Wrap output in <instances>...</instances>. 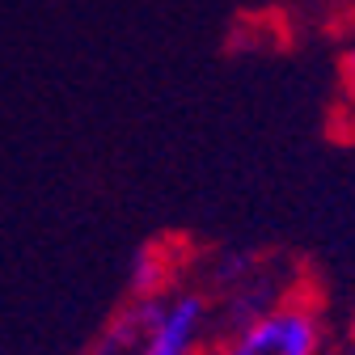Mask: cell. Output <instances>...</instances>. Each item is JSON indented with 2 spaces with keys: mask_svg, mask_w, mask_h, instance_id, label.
Masks as SVG:
<instances>
[{
  "mask_svg": "<svg viewBox=\"0 0 355 355\" xmlns=\"http://www.w3.org/2000/svg\"><path fill=\"white\" fill-rule=\"evenodd\" d=\"M216 322L211 296L191 288H169L157 300V322L148 338V355H203Z\"/></svg>",
  "mask_w": 355,
  "mask_h": 355,
  "instance_id": "2",
  "label": "cell"
},
{
  "mask_svg": "<svg viewBox=\"0 0 355 355\" xmlns=\"http://www.w3.org/2000/svg\"><path fill=\"white\" fill-rule=\"evenodd\" d=\"M338 76H343L347 98L355 102V42H347V47H343V55H338Z\"/></svg>",
  "mask_w": 355,
  "mask_h": 355,
  "instance_id": "5",
  "label": "cell"
},
{
  "mask_svg": "<svg viewBox=\"0 0 355 355\" xmlns=\"http://www.w3.org/2000/svg\"><path fill=\"white\" fill-rule=\"evenodd\" d=\"M343 355H355V322H351V334H347V347H343Z\"/></svg>",
  "mask_w": 355,
  "mask_h": 355,
  "instance_id": "6",
  "label": "cell"
},
{
  "mask_svg": "<svg viewBox=\"0 0 355 355\" xmlns=\"http://www.w3.org/2000/svg\"><path fill=\"white\" fill-rule=\"evenodd\" d=\"M326 318L313 296H284L271 309L233 326L211 355H322Z\"/></svg>",
  "mask_w": 355,
  "mask_h": 355,
  "instance_id": "1",
  "label": "cell"
},
{
  "mask_svg": "<svg viewBox=\"0 0 355 355\" xmlns=\"http://www.w3.org/2000/svg\"><path fill=\"white\" fill-rule=\"evenodd\" d=\"M157 300L161 296H127L106 318V326L94 334V343L85 347V355H148Z\"/></svg>",
  "mask_w": 355,
  "mask_h": 355,
  "instance_id": "3",
  "label": "cell"
},
{
  "mask_svg": "<svg viewBox=\"0 0 355 355\" xmlns=\"http://www.w3.org/2000/svg\"><path fill=\"white\" fill-rule=\"evenodd\" d=\"M173 271H178V254L169 241H148L136 250L127 271V296H161L173 288Z\"/></svg>",
  "mask_w": 355,
  "mask_h": 355,
  "instance_id": "4",
  "label": "cell"
}]
</instances>
